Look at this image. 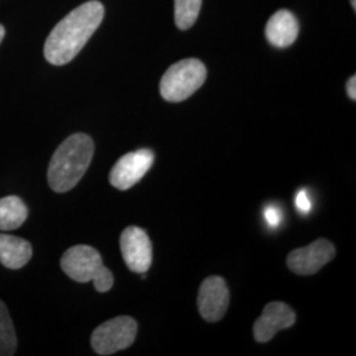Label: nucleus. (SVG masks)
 <instances>
[{
    "instance_id": "nucleus-8",
    "label": "nucleus",
    "mask_w": 356,
    "mask_h": 356,
    "mask_svg": "<svg viewBox=\"0 0 356 356\" xmlns=\"http://www.w3.org/2000/svg\"><path fill=\"white\" fill-rule=\"evenodd\" d=\"M334 257V245L326 239H318L306 247L292 251L288 254L286 264L294 273L300 276H310L319 272Z\"/></svg>"
},
{
    "instance_id": "nucleus-19",
    "label": "nucleus",
    "mask_w": 356,
    "mask_h": 356,
    "mask_svg": "<svg viewBox=\"0 0 356 356\" xmlns=\"http://www.w3.org/2000/svg\"><path fill=\"white\" fill-rule=\"evenodd\" d=\"M4 35H6V29H4V26L0 24V42L3 41V38H4Z\"/></svg>"
},
{
    "instance_id": "nucleus-7",
    "label": "nucleus",
    "mask_w": 356,
    "mask_h": 356,
    "mask_svg": "<svg viewBox=\"0 0 356 356\" xmlns=\"http://www.w3.org/2000/svg\"><path fill=\"white\" fill-rule=\"evenodd\" d=\"M120 251L128 269L145 273L152 264V243L148 234L138 226H129L122 232Z\"/></svg>"
},
{
    "instance_id": "nucleus-12",
    "label": "nucleus",
    "mask_w": 356,
    "mask_h": 356,
    "mask_svg": "<svg viewBox=\"0 0 356 356\" xmlns=\"http://www.w3.org/2000/svg\"><path fill=\"white\" fill-rule=\"evenodd\" d=\"M33 254L32 244L7 234H0V263L8 269L24 267Z\"/></svg>"
},
{
    "instance_id": "nucleus-20",
    "label": "nucleus",
    "mask_w": 356,
    "mask_h": 356,
    "mask_svg": "<svg viewBox=\"0 0 356 356\" xmlns=\"http://www.w3.org/2000/svg\"><path fill=\"white\" fill-rule=\"evenodd\" d=\"M351 4H353L354 8H356V0H351Z\"/></svg>"
},
{
    "instance_id": "nucleus-2",
    "label": "nucleus",
    "mask_w": 356,
    "mask_h": 356,
    "mask_svg": "<svg viewBox=\"0 0 356 356\" xmlns=\"http://www.w3.org/2000/svg\"><path fill=\"white\" fill-rule=\"evenodd\" d=\"M94 156V141L86 134L69 136L51 156L48 182L53 191H72L85 176Z\"/></svg>"
},
{
    "instance_id": "nucleus-6",
    "label": "nucleus",
    "mask_w": 356,
    "mask_h": 356,
    "mask_svg": "<svg viewBox=\"0 0 356 356\" xmlns=\"http://www.w3.org/2000/svg\"><path fill=\"white\" fill-rule=\"evenodd\" d=\"M154 154L151 149H138L120 157L110 172V184L119 191L136 185L152 168Z\"/></svg>"
},
{
    "instance_id": "nucleus-17",
    "label": "nucleus",
    "mask_w": 356,
    "mask_h": 356,
    "mask_svg": "<svg viewBox=\"0 0 356 356\" xmlns=\"http://www.w3.org/2000/svg\"><path fill=\"white\" fill-rule=\"evenodd\" d=\"M296 207L300 213L307 214L312 210V201L306 191H300L296 195Z\"/></svg>"
},
{
    "instance_id": "nucleus-3",
    "label": "nucleus",
    "mask_w": 356,
    "mask_h": 356,
    "mask_svg": "<svg viewBox=\"0 0 356 356\" xmlns=\"http://www.w3.org/2000/svg\"><path fill=\"white\" fill-rule=\"evenodd\" d=\"M61 268L76 282L92 281L99 293L108 292L114 285L113 272L103 264L101 254L85 244L69 248L61 257Z\"/></svg>"
},
{
    "instance_id": "nucleus-4",
    "label": "nucleus",
    "mask_w": 356,
    "mask_h": 356,
    "mask_svg": "<svg viewBox=\"0 0 356 356\" xmlns=\"http://www.w3.org/2000/svg\"><path fill=\"white\" fill-rule=\"evenodd\" d=\"M207 70L202 61L186 58L172 65L160 81V94L168 102L188 99L206 81Z\"/></svg>"
},
{
    "instance_id": "nucleus-1",
    "label": "nucleus",
    "mask_w": 356,
    "mask_h": 356,
    "mask_svg": "<svg viewBox=\"0 0 356 356\" xmlns=\"http://www.w3.org/2000/svg\"><path fill=\"white\" fill-rule=\"evenodd\" d=\"M103 17L104 7L98 0H90L67 13L51 29L45 41L44 56L47 61L56 66L73 61L101 26Z\"/></svg>"
},
{
    "instance_id": "nucleus-11",
    "label": "nucleus",
    "mask_w": 356,
    "mask_h": 356,
    "mask_svg": "<svg viewBox=\"0 0 356 356\" xmlns=\"http://www.w3.org/2000/svg\"><path fill=\"white\" fill-rule=\"evenodd\" d=\"M300 26L297 17L288 10L273 13L266 26L268 41L276 48H288L298 38Z\"/></svg>"
},
{
    "instance_id": "nucleus-10",
    "label": "nucleus",
    "mask_w": 356,
    "mask_h": 356,
    "mask_svg": "<svg viewBox=\"0 0 356 356\" xmlns=\"http://www.w3.org/2000/svg\"><path fill=\"white\" fill-rule=\"evenodd\" d=\"M294 322L296 313L291 306L284 302H270L264 307L263 314L254 322V339L259 343H267L277 331L292 327Z\"/></svg>"
},
{
    "instance_id": "nucleus-18",
    "label": "nucleus",
    "mask_w": 356,
    "mask_h": 356,
    "mask_svg": "<svg viewBox=\"0 0 356 356\" xmlns=\"http://www.w3.org/2000/svg\"><path fill=\"white\" fill-rule=\"evenodd\" d=\"M347 94H348V97L353 99V101H355L356 99V76H353L350 79H348V82H347Z\"/></svg>"
},
{
    "instance_id": "nucleus-13",
    "label": "nucleus",
    "mask_w": 356,
    "mask_h": 356,
    "mask_svg": "<svg viewBox=\"0 0 356 356\" xmlns=\"http://www.w3.org/2000/svg\"><path fill=\"white\" fill-rule=\"evenodd\" d=\"M28 218V207L17 195L0 198V231L19 229Z\"/></svg>"
},
{
    "instance_id": "nucleus-15",
    "label": "nucleus",
    "mask_w": 356,
    "mask_h": 356,
    "mask_svg": "<svg viewBox=\"0 0 356 356\" xmlns=\"http://www.w3.org/2000/svg\"><path fill=\"white\" fill-rule=\"evenodd\" d=\"M202 0H175V20L181 31L195 24L201 11Z\"/></svg>"
},
{
    "instance_id": "nucleus-14",
    "label": "nucleus",
    "mask_w": 356,
    "mask_h": 356,
    "mask_svg": "<svg viewBox=\"0 0 356 356\" xmlns=\"http://www.w3.org/2000/svg\"><path fill=\"white\" fill-rule=\"evenodd\" d=\"M17 347V338L13 329V319L7 306L0 301V356H11Z\"/></svg>"
},
{
    "instance_id": "nucleus-16",
    "label": "nucleus",
    "mask_w": 356,
    "mask_h": 356,
    "mask_svg": "<svg viewBox=\"0 0 356 356\" xmlns=\"http://www.w3.org/2000/svg\"><path fill=\"white\" fill-rule=\"evenodd\" d=\"M281 211L277 206H268L264 210V218L270 227H277L281 223Z\"/></svg>"
},
{
    "instance_id": "nucleus-5",
    "label": "nucleus",
    "mask_w": 356,
    "mask_h": 356,
    "mask_svg": "<svg viewBox=\"0 0 356 356\" xmlns=\"http://www.w3.org/2000/svg\"><path fill=\"white\" fill-rule=\"evenodd\" d=\"M138 334L136 321L127 316L108 319L91 335V347L98 355H113L126 350L135 342Z\"/></svg>"
},
{
    "instance_id": "nucleus-9",
    "label": "nucleus",
    "mask_w": 356,
    "mask_h": 356,
    "mask_svg": "<svg viewBox=\"0 0 356 356\" xmlns=\"http://www.w3.org/2000/svg\"><path fill=\"white\" fill-rule=\"evenodd\" d=\"M198 310L207 322H218L225 317L229 304L226 281L219 276H210L201 284L198 293Z\"/></svg>"
}]
</instances>
